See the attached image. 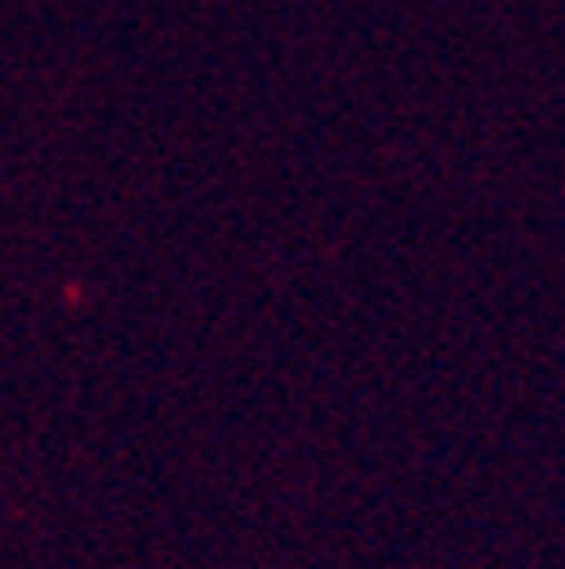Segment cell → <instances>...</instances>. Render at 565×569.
Segmentation results:
<instances>
[]
</instances>
